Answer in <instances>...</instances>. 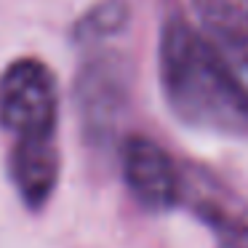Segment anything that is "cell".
<instances>
[{
    "label": "cell",
    "mask_w": 248,
    "mask_h": 248,
    "mask_svg": "<svg viewBox=\"0 0 248 248\" xmlns=\"http://www.w3.org/2000/svg\"><path fill=\"white\" fill-rule=\"evenodd\" d=\"M157 56L163 96L182 123L211 134H248V91L200 30L168 19Z\"/></svg>",
    "instance_id": "obj_1"
},
{
    "label": "cell",
    "mask_w": 248,
    "mask_h": 248,
    "mask_svg": "<svg viewBox=\"0 0 248 248\" xmlns=\"http://www.w3.org/2000/svg\"><path fill=\"white\" fill-rule=\"evenodd\" d=\"M56 80L38 59H19L0 75V125L19 139H56Z\"/></svg>",
    "instance_id": "obj_2"
},
{
    "label": "cell",
    "mask_w": 248,
    "mask_h": 248,
    "mask_svg": "<svg viewBox=\"0 0 248 248\" xmlns=\"http://www.w3.org/2000/svg\"><path fill=\"white\" fill-rule=\"evenodd\" d=\"M123 179L134 198L150 211H168L184 198V179L173 157L144 136L125 139Z\"/></svg>",
    "instance_id": "obj_3"
},
{
    "label": "cell",
    "mask_w": 248,
    "mask_h": 248,
    "mask_svg": "<svg viewBox=\"0 0 248 248\" xmlns=\"http://www.w3.org/2000/svg\"><path fill=\"white\" fill-rule=\"evenodd\" d=\"M203 35L248 91V0H192Z\"/></svg>",
    "instance_id": "obj_4"
},
{
    "label": "cell",
    "mask_w": 248,
    "mask_h": 248,
    "mask_svg": "<svg viewBox=\"0 0 248 248\" xmlns=\"http://www.w3.org/2000/svg\"><path fill=\"white\" fill-rule=\"evenodd\" d=\"M8 173L19 198L30 208H40L54 195L59 182V147L56 139H19L11 147Z\"/></svg>",
    "instance_id": "obj_5"
},
{
    "label": "cell",
    "mask_w": 248,
    "mask_h": 248,
    "mask_svg": "<svg viewBox=\"0 0 248 248\" xmlns=\"http://www.w3.org/2000/svg\"><path fill=\"white\" fill-rule=\"evenodd\" d=\"M120 83L109 70H96L93 67L80 86V104H83V118L93 134H104L112 128L115 115L120 107Z\"/></svg>",
    "instance_id": "obj_6"
},
{
    "label": "cell",
    "mask_w": 248,
    "mask_h": 248,
    "mask_svg": "<svg viewBox=\"0 0 248 248\" xmlns=\"http://www.w3.org/2000/svg\"><path fill=\"white\" fill-rule=\"evenodd\" d=\"M125 19H128V11H125V6L120 0H104V3H99L93 11H88L86 16L80 19V24H78V30H75V38L78 40H91V38L112 35L125 24Z\"/></svg>",
    "instance_id": "obj_7"
}]
</instances>
